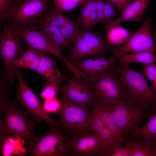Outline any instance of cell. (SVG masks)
Segmentation results:
<instances>
[{"instance_id": "cell-1", "label": "cell", "mask_w": 156, "mask_h": 156, "mask_svg": "<svg viewBox=\"0 0 156 156\" xmlns=\"http://www.w3.org/2000/svg\"><path fill=\"white\" fill-rule=\"evenodd\" d=\"M114 67L121 77L127 92L126 101L150 113L156 107V94L148 86L143 72L136 70L129 65L116 61Z\"/></svg>"}, {"instance_id": "cell-2", "label": "cell", "mask_w": 156, "mask_h": 156, "mask_svg": "<svg viewBox=\"0 0 156 156\" xmlns=\"http://www.w3.org/2000/svg\"><path fill=\"white\" fill-rule=\"evenodd\" d=\"M4 116L0 120V146L2 150L6 138L13 135L22 141L26 145H29L35 137L34 127L36 121L31 119L26 111L19 108V103L10 101L3 111Z\"/></svg>"}, {"instance_id": "cell-3", "label": "cell", "mask_w": 156, "mask_h": 156, "mask_svg": "<svg viewBox=\"0 0 156 156\" xmlns=\"http://www.w3.org/2000/svg\"><path fill=\"white\" fill-rule=\"evenodd\" d=\"M85 79L88 83L94 103L111 107L120 100H126L125 86L114 66L103 75L87 77Z\"/></svg>"}, {"instance_id": "cell-4", "label": "cell", "mask_w": 156, "mask_h": 156, "mask_svg": "<svg viewBox=\"0 0 156 156\" xmlns=\"http://www.w3.org/2000/svg\"><path fill=\"white\" fill-rule=\"evenodd\" d=\"M70 135L60 125L50 126L47 132L35 137L26 146L25 155L29 156L71 155Z\"/></svg>"}, {"instance_id": "cell-5", "label": "cell", "mask_w": 156, "mask_h": 156, "mask_svg": "<svg viewBox=\"0 0 156 156\" xmlns=\"http://www.w3.org/2000/svg\"><path fill=\"white\" fill-rule=\"evenodd\" d=\"M50 0H16L11 16L2 24L15 30L26 27L42 28V23L49 12Z\"/></svg>"}, {"instance_id": "cell-6", "label": "cell", "mask_w": 156, "mask_h": 156, "mask_svg": "<svg viewBox=\"0 0 156 156\" xmlns=\"http://www.w3.org/2000/svg\"><path fill=\"white\" fill-rule=\"evenodd\" d=\"M72 50L68 57L72 63L91 56L104 57L108 52H114L116 45L100 37L99 33L79 28L74 40Z\"/></svg>"}, {"instance_id": "cell-7", "label": "cell", "mask_w": 156, "mask_h": 156, "mask_svg": "<svg viewBox=\"0 0 156 156\" xmlns=\"http://www.w3.org/2000/svg\"><path fill=\"white\" fill-rule=\"evenodd\" d=\"M61 107L57 113L60 125L70 135L90 130L91 109L79 105L61 95Z\"/></svg>"}, {"instance_id": "cell-8", "label": "cell", "mask_w": 156, "mask_h": 156, "mask_svg": "<svg viewBox=\"0 0 156 156\" xmlns=\"http://www.w3.org/2000/svg\"><path fill=\"white\" fill-rule=\"evenodd\" d=\"M0 36V54L5 65L4 72L10 85L14 83L17 68L14 65L15 60L24 51L25 46L21 36L12 28L3 24Z\"/></svg>"}, {"instance_id": "cell-9", "label": "cell", "mask_w": 156, "mask_h": 156, "mask_svg": "<svg viewBox=\"0 0 156 156\" xmlns=\"http://www.w3.org/2000/svg\"><path fill=\"white\" fill-rule=\"evenodd\" d=\"M22 38L26 47L53 55L62 60L69 71L79 76L81 72L64 56L62 50L41 30L29 27L15 30Z\"/></svg>"}, {"instance_id": "cell-10", "label": "cell", "mask_w": 156, "mask_h": 156, "mask_svg": "<svg viewBox=\"0 0 156 156\" xmlns=\"http://www.w3.org/2000/svg\"><path fill=\"white\" fill-rule=\"evenodd\" d=\"M111 112L121 134L129 135L139 127L141 122L147 118L150 113L128 102L120 100L110 107Z\"/></svg>"}, {"instance_id": "cell-11", "label": "cell", "mask_w": 156, "mask_h": 156, "mask_svg": "<svg viewBox=\"0 0 156 156\" xmlns=\"http://www.w3.org/2000/svg\"><path fill=\"white\" fill-rule=\"evenodd\" d=\"M19 84L15 90L16 99L29 116L38 121L42 120L50 127L60 124L44 110L37 97L25 82L20 69L17 68L16 76Z\"/></svg>"}, {"instance_id": "cell-12", "label": "cell", "mask_w": 156, "mask_h": 156, "mask_svg": "<svg viewBox=\"0 0 156 156\" xmlns=\"http://www.w3.org/2000/svg\"><path fill=\"white\" fill-rule=\"evenodd\" d=\"M71 155L106 156L107 150L99 136L89 129L70 135Z\"/></svg>"}, {"instance_id": "cell-13", "label": "cell", "mask_w": 156, "mask_h": 156, "mask_svg": "<svg viewBox=\"0 0 156 156\" xmlns=\"http://www.w3.org/2000/svg\"><path fill=\"white\" fill-rule=\"evenodd\" d=\"M153 19L149 18L143 23L141 27L133 34L123 46L116 45L112 53L117 58L128 52L137 53L147 51L155 47L151 33Z\"/></svg>"}, {"instance_id": "cell-14", "label": "cell", "mask_w": 156, "mask_h": 156, "mask_svg": "<svg viewBox=\"0 0 156 156\" xmlns=\"http://www.w3.org/2000/svg\"><path fill=\"white\" fill-rule=\"evenodd\" d=\"M60 89L61 95L81 106L89 108L94 103L88 83L72 73Z\"/></svg>"}, {"instance_id": "cell-15", "label": "cell", "mask_w": 156, "mask_h": 156, "mask_svg": "<svg viewBox=\"0 0 156 156\" xmlns=\"http://www.w3.org/2000/svg\"><path fill=\"white\" fill-rule=\"evenodd\" d=\"M116 61L117 58L113 55L108 58H85L75 61L72 64L86 77L105 74L114 66Z\"/></svg>"}, {"instance_id": "cell-16", "label": "cell", "mask_w": 156, "mask_h": 156, "mask_svg": "<svg viewBox=\"0 0 156 156\" xmlns=\"http://www.w3.org/2000/svg\"><path fill=\"white\" fill-rule=\"evenodd\" d=\"M49 14L59 27L68 43L70 44L73 43L81 26L78 21L70 19L51 3L49 7Z\"/></svg>"}, {"instance_id": "cell-17", "label": "cell", "mask_w": 156, "mask_h": 156, "mask_svg": "<svg viewBox=\"0 0 156 156\" xmlns=\"http://www.w3.org/2000/svg\"><path fill=\"white\" fill-rule=\"evenodd\" d=\"M151 0H135L121 13L118 18L104 25L105 29L110 30L126 21L142 22L144 14Z\"/></svg>"}, {"instance_id": "cell-18", "label": "cell", "mask_w": 156, "mask_h": 156, "mask_svg": "<svg viewBox=\"0 0 156 156\" xmlns=\"http://www.w3.org/2000/svg\"><path fill=\"white\" fill-rule=\"evenodd\" d=\"M91 108L98 114L110 131L116 144L124 143L128 138L120 133L111 112L110 107L101 104L94 103Z\"/></svg>"}, {"instance_id": "cell-19", "label": "cell", "mask_w": 156, "mask_h": 156, "mask_svg": "<svg viewBox=\"0 0 156 156\" xmlns=\"http://www.w3.org/2000/svg\"><path fill=\"white\" fill-rule=\"evenodd\" d=\"M47 54L45 53L42 56L36 72L45 78L46 83L57 82L61 84L66 81L67 77L63 75L55 61Z\"/></svg>"}, {"instance_id": "cell-20", "label": "cell", "mask_w": 156, "mask_h": 156, "mask_svg": "<svg viewBox=\"0 0 156 156\" xmlns=\"http://www.w3.org/2000/svg\"><path fill=\"white\" fill-rule=\"evenodd\" d=\"M42 31L46 35L52 40L62 50H65L70 55L72 47L67 42L59 27L48 14L44 18L42 23Z\"/></svg>"}, {"instance_id": "cell-21", "label": "cell", "mask_w": 156, "mask_h": 156, "mask_svg": "<svg viewBox=\"0 0 156 156\" xmlns=\"http://www.w3.org/2000/svg\"><path fill=\"white\" fill-rule=\"evenodd\" d=\"M45 53L27 47L15 60L14 66L16 68L28 69L36 71Z\"/></svg>"}, {"instance_id": "cell-22", "label": "cell", "mask_w": 156, "mask_h": 156, "mask_svg": "<svg viewBox=\"0 0 156 156\" xmlns=\"http://www.w3.org/2000/svg\"><path fill=\"white\" fill-rule=\"evenodd\" d=\"M146 123L129 135L131 139L156 142V107L149 113Z\"/></svg>"}, {"instance_id": "cell-23", "label": "cell", "mask_w": 156, "mask_h": 156, "mask_svg": "<svg viewBox=\"0 0 156 156\" xmlns=\"http://www.w3.org/2000/svg\"><path fill=\"white\" fill-rule=\"evenodd\" d=\"M120 64L128 65L133 63L147 64L156 62V47L148 50L137 53L122 54L117 58Z\"/></svg>"}, {"instance_id": "cell-24", "label": "cell", "mask_w": 156, "mask_h": 156, "mask_svg": "<svg viewBox=\"0 0 156 156\" xmlns=\"http://www.w3.org/2000/svg\"><path fill=\"white\" fill-rule=\"evenodd\" d=\"M124 144L129 148L130 156H156V142L128 138Z\"/></svg>"}, {"instance_id": "cell-25", "label": "cell", "mask_w": 156, "mask_h": 156, "mask_svg": "<svg viewBox=\"0 0 156 156\" xmlns=\"http://www.w3.org/2000/svg\"><path fill=\"white\" fill-rule=\"evenodd\" d=\"M10 85L4 71H1L0 76V118L3 114V111L11 101L9 94Z\"/></svg>"}, {"instance_id": "cell-26", "label": "cell", "mask_w": 156, "mask_h": 156, "mask_svg": "<svg viewBox=\"0 0 156 156\" xmlns=\"http://www.w3.org/2000/svg\"><path fill=\"white\" fill-rule=\"evenodd\" d=\"M77 21L82 27L88 29L90 19L96 9V0H85Z\"/></svg>"}, {"instance_id": "cell-27", "label": "cell", "mask_w": 156, "mask_h": 156, "mask_svg": "<svg viewBox=\"0 0 156 156\" xmlns=\"http://www.w3.org/2000/svg\"><path fill=\"white\" fill-rule=\"evenodd\" d=\"M16 0H0V21L1 26L3 22L12 14Z\"/></svg>"}, {"instance_id": "cell-28", "label": "cell", "mask_w": 156, "mask_h": 156, "mask_svg": "<svg viewBox=\"0 0 156 156\" xmlns=\"http://www.w3.org/2000/svg\"><path fill=\"white\" fill-rule=\"evenodd\" d=\"M61 83L57 82L46 83L44 88L41 91L39 97L44 100L57 96L60 91Z\"/></svg>"}, {"instance_id": "cell-29", "label": "cell", "mask_w": 156, "mask_h": 156, "mask_svg": "<svg viewBox=\"0 0 156 156\" xmlns=\"http://www.w3.org/2000/svg\"><path fill=\"white\" fill-rule=\"evenodd\" d=\"M143 72L146 78H148L152 85V90L156 94V64L153 63L144 64Z\"/></svg>"}, {"instance_id": "cell-30", "label": "cell", "mask_w": 156, "mask_h": 156, "mask_svg": "<svg viewBox=\"0 0 156 156\" xmlns=\"http://www.w3.org/2000/svg\"><path fill=\"white\" fill-rule=\"evenodd\" d=\"M92 116L90 130L94 132L99 136L104 129V124L101 119L95 111L91 108Z\"/></svg>"}, {"instance_id": "cell-31", "label": "cell", "mask_w": 156, "mask_h": 156, "mask_svg": "<svg viewBox=\"0 0 156 156\" xmlns=\"http://www.w3.org/2000/svg\"><path fill=\"white\" fill-rule=\"evenodd\" d=\"M43 105L45 111L47 113H57L60 109L62 103L57 97L44 100Z\"/></svg>"}, {"instance_id": "cell-32", "label": "cell", "mask_w": 156, "mask_h": 156, "mask_svg": "<svg viewBox=\"0 0 156 156\" xmlns=\"http://www.w3.org/2000/svg\"><path fill=\"white\" fill-rule=\"evenodd\" d=\"M104 19L101 23L104 25L112 21L114 17L117 15L118 12L116 10L110 3L106 2L103 10Z\"/></svg>"}, {"instance_id": "cell-33", "label": "cell", "mask_w": 156, "mask_h": 156, "mask_svg": "<svg viewBox=\"0 0 156 156\" xmlns=\"http://www.w3.org/2000/svg\"><path fill=\"white\" fill-rule=\"evenodd\" d=\"M55 6L61 11H67L78 6L73 0H54Z\"/></svg>"}, {"instance_id": "cell-34", "label": "cell", "mask_w": 156, "mask_h": 156, "mask_svg": "<svg viewBox=\"0 0 156 156\" xmlns=\"http://www.w3.org/2000/svg\"><path fill=\"white\" fill-rule=\"evenodd\" d=\"M106 156H130V153L127 145L125 144L124 146H122L121 144H119L113 148Z\"/></svg>"}, {"instance_id": "cell-35", "label": "cell", "mask_w": 156, "mask_h": 156, "mask_svg": "<svg viewBox=\"0 0 156 156\" xmlns=\"http://www.w3.org/2000/svg\"><path fill=\"white\" fill-rule=\"evenodd\" d=\"M112 6H114L117 10L122 13L124 10L135 0H107Z\"/></svg>"}, {"instance_id": "cell-36", "label": "cell", "mask_w": 156, "mask_h": 156, "mask_svg": "<svg viewBox=\"0 0 156 156\" xmlns=\"http://www.w3.org/2000/svg\"><path fill=\"white\" fill-rule=\"evenodd\" d=\"M106 2L104 0H96L97 11H103Z\"/></svg>"}, {"instance_id": "cell-37", "label": "cell", "mask_w": 156, "mask_h": 156, "mask_svg": "<svg viewBox=\"0 0 156 156\" xmlns=\"http://www.w3.org/2000/svg\"><path fill=\"white\" fill-rule=\"evenodd\" d=\"M104 19L103 11H97L96 14V23L102 22Z\"/></svg>"}, {"instance_id": "cell-38", "label": "cell", "mask_w": 156, "mask_h": 156, "mask_svg": "<svg viewBox=\"0 0 156 156\" xmlns=\"http://www.w3.org/2000/svg\"><path fill=\"white\" fill-rule=\"evenodd\" d=\"M78 5V6L81 5H83L85 0H73Z\"/></svg>"}, {"instance_id": "cell-39", "label": "cell", "mask_w": 156, "mask_h": 156, "mask_svg": "<svg viewBox=\"0 0 156 156\" xmlns=\"http://www.w3.org/2000/svg\"><path fill=\"white\" fill-rule=\"evenodd\" d=\"M153 38H154V40L155 42L156 43V31H155V32Z\"/></svg>"}]
</instances>
